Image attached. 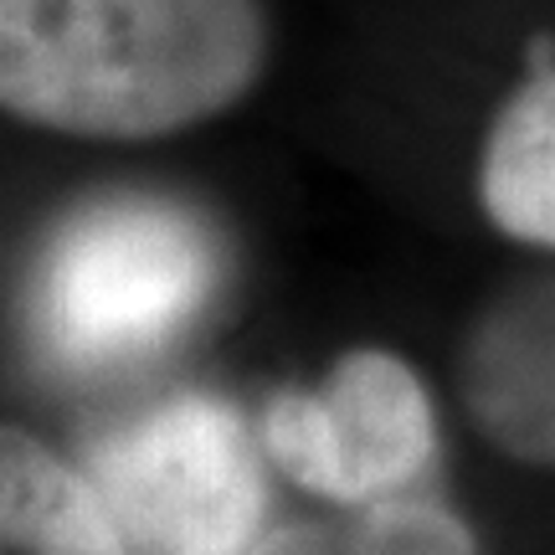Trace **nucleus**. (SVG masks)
<instances>
[{
    "label": "nucleus",
    "instance_id": "2",
    "mask_svg": "<svg viewBox=\"0 0 555 555\" xmlns=\"http://www.w3.org/2000/svg\"><path fill=\"white\" fill-rule=\"evenodd\" d=\"M221 283L211 227L165 196H108L62 221L31 283L41 356L73 371H119L191 330Z\"/></svg>",
    "mask_w": 555,
    "mask_h": 555
},
{
    "label": "nucleus",
    "instance_id": "6",
    "mask_svg": "<svg viewBox=\"0 0 555 555\" xmlns=\"http://www.w3.org/2000/svg\"><path fill=\"white\" fill-rule=\"evenodd\" d=\"M0 555H134L88 474L0 427Z\"/></svg>",
    "mask_w": 555,
    "mask_h": 555
},
{
    "label": "nucleus",
    "instance_id": "5",
    "mask_svg": "<svg viewBox=\"0 0 555 555\" xmlns=\"http://www.w3.org/2000/svg\"><path fill=\"white\" fill-rule=\"evenodd\" d=\"M463 406L519 463L555 468V278L499 298L463 339Z\"/></svg>",
    "mask_w": 555,
    "mask_h": 555
},
{
    "label": "nucleus",
    "instance_id": "1",
    "mask_svg": "<svg viewBox=\"0 0 555 555\" xmlns=\"http://www.w3.org/2000/svg\"><path fill=\"white\" fill-rule=\"evenodd\" d=\"M268 62L258 0H0V108L78 139L217 119Z\"/></svg>",
    "mask_w": 555,
    "mask_h": 555
},
{
    "label": "nucleus",
    "instance_id": "8",
    "mask_svg": "<svg viewBox=\"0 0 555 555\" xmlns=\"http://www.w3.org/2000/svg\"><path fill=\"white\" fill-rule=\"evenodd\" d=\"M356 555H478L468 525L427 499H376L356 530Z\"/></svg>",
    "mask_w": 555,
    "mask_h": 555
},
{
    "label": "nucleus",
    "instance_id": "4",
    "mask_svg": "<svg viewBox=\"0 0 555 555\" xmlns=\"http://www.w3.org/2000/svg\"><path fill=\"white\" fill-rule=\"evenodd\" d=\"M262 442L283 474L335 499L376 504L401 494L437 453L433 401L386 350H356L319 397L283 391L262 416Z\"/></svg>",
    "mask_w": 555,
    "mask_h": 555
},
{
    "label": "nucleus",
    "instance_id": "3",
    "mask_svg": "<svg viewBox=\"0 0 555 555\" xmlns=\"http://www.w3.org/2000/svg\"><path fill=\"white\" fill-rule=\"evenodd\" d=\"M88 483L134 555H247L262 530V474L221 401L180 397L88 453Z\"/></svg>",
    "mask_w": 555,
    "mask_h": 555
},
{
    "label": "nucleus",
    "instance_id": "9",
    "mask_svg": "<svg viewBox=\"0 0 555 555\" xmlns=\"http://www.w3.org/2000/svg\"><path fill=\"white\" fill-rule=\"evenodd\" d=\"M247 555H330L319 530H304V525H288V530H268L258 535V545Z\"/></svg>",
    "mask_w": 555,
    "mask_h": 555
},
{
    "label": "nucleus",
    "instance_id": "7",
    "mask_svg": "<svg viewBox=\"0 0 555 555\" xmlns=\"http://www.w3.org/2000/svg\"><path fill=\"white\" fill-rule=\"evenodd\" d=\"M483 211L499 232L555 247V73H540L504 103L478 170Z\"/></svg>",
    "mask_w": 555,
    "mask_h": 555
}]
</instances>
